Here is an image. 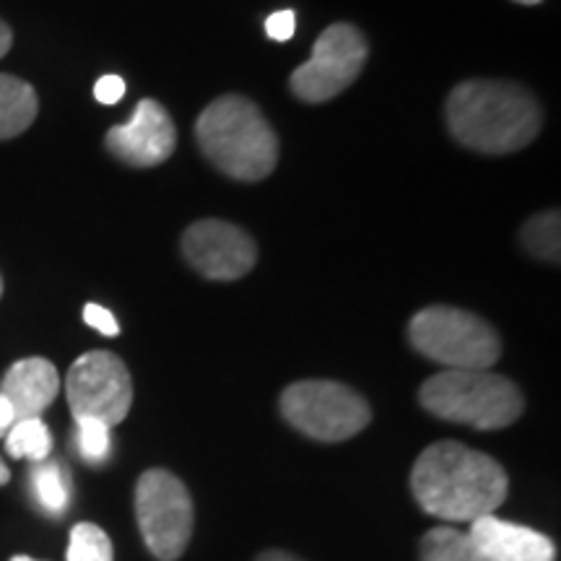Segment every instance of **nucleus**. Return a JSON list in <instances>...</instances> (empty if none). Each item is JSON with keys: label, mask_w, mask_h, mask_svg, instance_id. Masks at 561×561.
I'll list each match as a JSON object with an SVG mask.
<instances>
[{"label": "nucleus", "mask_w": 561, "mask_h": 561, "mask_svg": "<svg viewBox=\"0 0 561 561\" xmlns=\"http://www.w3.org/2000/svg\"><path fill=\"white\" fill-rule=\"evenodd\" d=\"M411 489L426 515L453 523H473L502 507L507 500L510 479L491 455L447 439L419 455L411 473Z\"/></svg>", "instance_id": "nucleus-1"}, {"label": "nucleus", "mask_w": 561, "mask_h": 561, "mask_svg": "<svg viewBox=\"0 0 561 561\" xmlns=\"http://www.w3.org/2000/svg\"><path fill=\"white\" fill-rule=\"evenodd\" d=\"M445 117L460 146L491 157L530 146L543 125L541 104L528 89L486 79L458 83L447 96Z\"/></svg>", "instance_id": "nucleus-2"}, {"label": "nucleus", "mask_w": 561, "mask_h": 561, "mask_svg": "<svg viewBox=\"0 0 561 561\" xmlns=\"http://www.w3.org/2000/svg\"><path fill=\"white\" fill-rule=\"evenodd\" d=\"M201 151L216 170L240 182L265 180L278 164V136L255 102L224 94L195 123Z\"/></svg>", "instance_id": "nucleus-3"}, {"label": "nucleus", "mask_w": 561, "mask_h": 561, "mask_svg": "<svg viewBox=\"0 0 561 561\" xmlns=\"http://www.w3.org/2000/svg\"><path fill=\"white\" fill-rule=\"evenodd\" d=\"M419 401L432 416L494 432L525 411L520 388L489 369H445L421 385Z\"/></svg>", "instance_id": "nucleus-4"}, {"label": "nucleus", "mask_w": 561, "mask_h": 561, "mask_svg": "<svg viewBox=\"0 0 561 561\" xmlns=\"http://www.w3.org/2000/svg\"><path fill=\"white\" fill-rule=\"evenodd\" d=\"M409 339L419 354L447 369H489L502 356L500 335L486 320L447 305L413 314Z\"/></svg>", "instance_id": "nucleus-5"}, {"label": "nucleus", "mask_w": 561, "mask_h": 561, "mask_svg": "<svg viewBox=\"0 0 561 561\" xmlns=\"http://www.w3.org/2000/svg\"><path fill=\"white\" fill-rule=\"evenodd\" d=\"M280 413L294 430L318 442H343L364 432L371 409L354 388L333 380L294 382L280 392Z\"/></svg>", "instance_id": "nucleus-6"}, {"label": "nucleus", "mask_w": 561, "mask_h": 561, "mask_svg": "<svg viewBox=\"0 0 561 561\" xmlns=\"http://www.w3.org/2000/svg\"><path fill=\"white\" fill-rule=\"evenodd\" d=\"M140 536L159 561H178L193 538V496L178 476L151 468L136 483Z\"/></svg>", "instance_id": "nucleus-7"}, {"label": "nucleus", "mask_w": 561, "mask_h": 561, "mask_svg": "<svg viewBox=\"0 0 561 561\" xmlns=\"http://www.w3.org/2000/svg\"><path fill=\"white\" fill-rule=\"evenodd\" d=\"M369 45L354 24H333L314 42L310 60L291 73L294 96L307 104L331 102L359 79Z\"/></svg>", "instance_id": "nucleus-8"}, {"label": "nucleus", "mask_w": 561, "mask_h": 561, "mask_svg": "<svg viewBox=\"0 0 561 561\" xmlns=\"http://www.w3.org/2000/svg\"><path fill=\"white\" fill-rule=\"evenodd\" d=\"M66 396L73 419H96L112 430L133 405L130 371L112 351H89L68 369Z\"/></svg>", "instance_id": "nucleus-9"}, {"label": "nucleus", "mask_w": 561, "mask_h": 561, "mask_svg": "<svg viewBox=\"0 0 561 561\" xmlns=\"http://www.w3.org/2000/svg\"><path fill=\"white\" fill-rule=\"evenodd\" d=\"M182 255L201 276L210 280H237L255 268L257 244L234 224L201 219L182 234Z\"/></svg>", "instance_id": "nucleus-10"}, {"label": "nucleus", "mask_w": 561, "mask_h": 561, "mask_svg": "<svg viewBox=\"0 0 561 561\" xmlns=\"http://www.w3.org/2000/svg\"><path fill=\"white\" fill-rule=\"evenodd\" d=\"M104 146L112 157L125 164L146 170V167L164 164L172 157L178 146V130H174L170 112L157 100H140L130 123L107 130Z\"/></svg>", "instance_id": "nucleus-11"}, {"label": "nucleus", "mask_w": 561, "mask_h": 561, "mask_svg": "<svg viewBox=\"0 0 561 561\" xmlns=\"http://www.w3.org/2000/svg\"><path fill=\"white\" fill-rule=\"evenodd\" d=\"M468 536L486 561H557V546L549 536L494 515L473 520Z\"/></svg>", "instance_id": "nucleus-12"}, {"label": "nucleus", "mask_w": 561, "mask_h": 561, "mask_svg": "<svg viewBox=\"0 0 561 561\" xmlns=\"http://www.w3.org/2000/svg\"><path fill=\"white\" fill-rule=\"evenodd\" d=\"M60 392V375L53 362L39 359H21L5 371L0 396L11 403L16 421L21 419H39V413L53 405Z\"/></svg>", "instance_id": "nucleus-13"}, {"label": "nucleus", "mask_w": 561, "mask_h": 561, "mask_svg": "<svg viewBox=\"0 0 561 561\" xmlns=\"http://www.w3.org/2000/svg\"><path fill=\"white\" fill-rule=\"evenodd\" d=\"M39 100L32 83L0 73V140L21 136L37 121Z\"/></svg>", "instance_id": "nucleus-14"}, {"label": "nucleus", "mask_w": 561, "mask_h": 561, "mask_svg": "<svg viewBox=\"0 0 561 561\" xmlns=\"http://www.w3.org/2000/svg\"><path fill=\"white\" fill-rule=\"evenodd\" d=\"M421 561H486L468 533L432 528L421 538Z\"/></svg>", "instance_id": "nucleus-15"}, {"label": "nucleus", "mask_w": 561, "mask_h": 561, "mask_svg": "<svg viewBox=\"0 0 561 561\" xmlns=\"http://www.w3.org/2000/svg\"><path fill=\"white\" fill-rule=\"evenodd\" d=\"M5 450L11 458L42 462L53 450V434L42 419H21L5 434Z\"/></svg>", "instance_id": "nucleus-16"}, {"label": "nucleus", "mask_w": 561, "mask_h": 561, "mask_svg": "<svg viewBox=\"0 0 561 561\" xmlns=\"http://www.w3.org/2000/svg\"><path fill=\"white\" fill-rule=\"evenodd\" d=\"M520 242L530 255L549 263H559V210H546V214H538L525 221Z\"/></svg>", "instance_id": "nucleus-17"}, {"label": "nucleus", "mask_w": 561, "mask_h": 561, "mask_svg": "<svg viewBox=\"0 0 561 561\" xmlns=\"http://www.w3.org/2000/svg\"><path fill=\"white\" fill-rule=\"evenodd\" d=\"M112 559H115L112 541L100 525L79 523L73 530H70L68 561H112Z\"/></svg>", "instance_id": "nucleus-18"}, {"label": "nucleus", "mask_w": 561, "mask_h": 561, "mask_svg": "<svg viewBox=\"0 0 561 561\" xmlns=\"http://www.w3.org/2000/svg\"><path fill=\"white\" fill-rule=\"evenodd\" d=\"M34 496L50 515H62L68 507V483L62 479L58 462H45V466L34 468L32 476Z\"/></svg>", "instance_id": "nucleus-19"}, {"label": "nucleus", "mask_w": 561, "mask_h": 561, "mask_svg": "<svg viewBox=\"0 0 561 561\" xmlns=\"http://www.w3.org/2000/svg\"><path fill=\"white\" fill-rule=\"evenodd\" d=\"M76 442H79V453L87 462H104L110 458L112 437L110 426L96 419H76Z\"/></svg>", "instance_id": "nucleus-20"}, {"label": "nucleus", "mask_w": 561, "mask_h": 561, "mask_svg": "<svg viewBox=\"0 0 561 561\" xmlns=\"http://www.w3.org/2000/svg\"><path fill=\"white\" fill-rule=\"evenodd\" d=\"M83 320H87V325L94 328V331L107 335V339H115V335H121V325H117L115 314H112L110 310H104L102 305H94V301L83 307Z\"/></svg>", "instance_id": "nucleus-21"}, {"label": "nucleus", "mask_w": 561, "mask_h": 561, "mask_svg": "<svg viewBox=\"0 0 561 561\" xmlns=\"http://www.w3.org/2000/svg\"><path fill=\"white\" fill-rule=\"evenodd\" d=\"M294 30H297V16H294V11H276L265 19V32H268V37L276 42H289L294 37Z\"/></svg>", "instance_id": "nucleus-22"}, {"label": "nucleus", "mask_w": 561, "mask_h": 561, "mask_svg": "<svg viewBox=\"0 0 561 561\" xmlns=\"http://www.w3.org/2000/svg\"><path fill=\"white\" fill-rule=\"evenodd\" d=\"M94 96H96V102H102V104H117L125 96V81L115 73L102 76L94 87Z\"/></svg>", "instance_id": "nucleus-23"}, {"label": "nucleus", "mask_w": 561, "mask_h": 561, "mask_svg": "<svg viewBox=\"0 0 561 561\" xmlns=\"http://www.w3.org/2000/svg\"><path fill=\"white\" fill-rule=\"evenodd\" d=\"M13 424H16V413H13L11 403L0 396V437H5Z\"/></svg>", "instance_id": "nucleus-24"}, {"label": "nucleus", "mask_w": 561, "mask_h": 561, "mask_svg": "<svg viewBox=\"0 0 561 561\" xmlns=\"http://www.w3.org/2000/svg\"><path fill=\"white\" fill-rule=\"evenodd\" d=\"M11 45H13V32H11V26L5 24L3 19H0V58H3V55L11 50Z\"/></svg>", "instance_id": "nucleus-25"}, {"label": "nucleus", "mask_w": 561, "mask_h": 561, "mask_svg": "<svg viewBox=\"0 0 561 561\" xmlns=\"http://www.w3.org/2000/svg\"><path fill=\"white\" fill-rule=\"evenodd\" d=\"M257 561H305V559H297L294 553H286V551H265L257 557Z\"/></svg>", "instance_id": "nucleus-26"}, {"label": "nucleus", "mask_w": 561, "mask_h": 561, "mask_svg": "<svg viewBox=\"0 0 561 561\" xmlns=\"http://www.w3.org/2000/svg\"><path fill=\"white\" fill-rule=\"evenodd\" d=\"M9 481H11V471H9V466H5V460L0 458V486H5Z\"/></svg>", "instance_id": "nucleus-27"}, {"label": "nucleus", "mask_w": 561, "mask_h": 561, "mask_svg": "<svg viewBox=\"0 0 561 561\" xmlns=\"http://www.w3.org/2000/svg\"><path fill=\"white\" fill-rule=\"evenodd\" d=\"M515 3H520V5H538V3H541V0H515Z\"/></svg>", "instance_id": "nucleus-28"}, {"label": "nucleus", "mask_w": 561, "mask_h": 561, "mask_svg": "<svg viewBox=\"0 0 561 561\" xmlns=\"http://www.w3.org/2000/svg\"><path fill=\"white\" fill-rule=\"evenodd\" d=\"M11 561H37V559H32V557H13Z\"/></svg>", "instance_id": "nucleus-29"}, {"label": "nucleus", "mask_w": 561, "mask_h": 561, "mask_svg": "<svg viewBox=\"0 0 561 561\" xmlns=\"http://www.w3.org/2000/svg\"><path fill=\"white\" fill-rule=\"evenodd\" d=\"M0 297H3V278H0Z\"/></svg>", "instance_id": "nucleus-30"}]
</instances>
